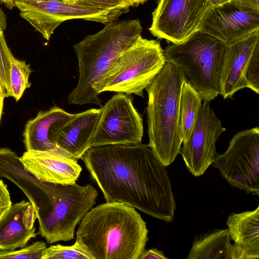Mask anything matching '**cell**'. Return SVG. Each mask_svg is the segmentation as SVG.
Here are the masks:
<instances>
[{
	"mask_svg": "<svg viewBox=\"0 0 259 259\" xmlns=\"http://www.w3.org/2000/svg\"><path fill=\"white\" fill-rule=\"evenodd\" d=\"M106 202H119L165 222L176 202L165 166L148 144L91 147L81 158Z\"/></svg>",
	"mask_w": 259,
	"mask_h": 259,
	"instance_id": "cell-1",
	"label": "cell"
},
{
	"mask_svg": "<svg viewBox=\"0 0 259 259\" xmlns=\"http://www.w3.org/2000/svg\"><path fill=\"white\" fill-rule=\"evenodd\" d=\"M138 19L114 21L105 24L99 32L85 36L73 46L79 76L68 96L69 104H93L102 107L99 97L120 57L141 35Z\"/></svg>",
	"mask_w": 259,
	"mask_h": 259,
	"instance_id": "cell-2",
	"label": "cell"
},
{
	"mask_svg": "<svg viewBox=\"0 0 259 259\" xmlns=\"http://www.w3.org/2000/svg\"><path fill=\"white\" fill-rule=\"evenodd\" d=\"M146 223L133 207L106 202L91 208L76 232V240L94 259H139L148 241Z\"/></svg>",
	"mask_w": 259,
	"mask_h": 259,
	"instance_id": "cell-3",
	"label": "cell"
},
{
	"mask_svg": "<svg viewBox=\"0 0 259 259\" xmlns=\"http://www.w3.org/2000/svg\"><path fill=\"white\" fill-rule=\"evenodd\" d=\"M186 80L179 68L165 62L145 89L148 96V145L165 166L174 161L182 144L179 123V104L182 85Z\"/></svg>",
	"mask_w": 259,
	"mask_h": 259,
	"instance_id": "cell-4",
	"label": "cell"
},
{
	"mask_svg": "<svg viewBox=\"0 0 259 259\" xmlns=\"http://www.w3.org/2000/svg\"><path fill=\"white\" fill-rule=\"evenodd\" d=\"M226 47L199 30L181 43H171L164 54L165 62L179 68L202 101L209 103L220 94L219 77Z\"/></svg>",
	"mask_w": 259,
	"mask_h": 259,
	"instance_id": "cell-5",
	"label": "cell"
},
{
	"mask_svg": "<svg viewBox=\"0 0 259 259\" xmlns=\"http://www.w3.org/2000/svg\"><path fill=\"white\" fill-rule=\"evenodd\" d=\"M98 195L91 184L51 183L45 207L37 218L38 234L48 244L73 239L76 226L96 204Z\"/></svg>",
	"mask_w": 259,
	"mask_h": 259,
	"instance_id": "cell-6",
	"label": "cell"
},
{
	"mask_svg": "<svg viewBox=\"0 0 259 259\" xmlns=\"http://www.w3.org/2000/svg\"><path fill=\"white\" fill-rule=\"evenodd\" d=\"M165 63L164 50L159 42L141 35L120 57L107 79L103 92L144 97V90Z\"/></svg>",
	"mask_w": 259,
	"mask_h": 259,
	"instance_id": "cell-7",
	"label": "cell"
},
{
	"mask_svg": "<svg viewBox=\"0 0 259 259\" xmlns=\"http://www.w3.org/2000/svg\"><path fill=\"white\" fill-rule=\"evenodd\" d=\"M20 16L49 40L62 22L81 19L106 24L116 21L129 8L104 9L66 0H14Z\"/></svg>",
	"mask_w": 259,
	"mask_h": 259,
	"instance_id": "cell-8",
	"label": "cell"
},
{
	"mask_svg": "<svg viewBox=\"0 0 259 259\" xmlns=\"http://www.w3.org/2000/svg\"><path fill=\"white\" fill-rule=\"evenodd\" d=\"M234 187L259 195V128L236 134L227 150L217 154L212 164Z\"/></svg>",
	"mask_w": 259,
	"mask_h": 259,
	"instance_id": "cell-9",
	"label": "cell"
},
{
	"mask_svg": "<svg viewBox=\"0 0 259 259\" xmlns=\"http://www.w3.org/2000/svg\"><path fill=\"white\" fill-rule=\"evenodd\" d=\"M102 109L90 148L141 143L144 132L143 120L128 95L117 93L102 106Z\"/></svg>",
	"mask_w": 259,
	"mask_h": 259,
	"instance_id": "cell-10",
	"label": "cell"
},
{
	"mask_svg": "<svg viewBox=\"0 0 259 259\" xmlns=\"http://www.w3.org/2000/svg\"><path fill=\"white\" fill-rule=\"evenodd\" d=\"M212 6L209 0H159L152 13L149 31L158 38L181 43L200 30Z\"/></svg>",
	"mask_w": 259,
	"mask_h": 259,
	"instance_id": "cell-11",
	"label": "cell"
},
{
	"mask_svg": "<svg viewBox=\"0 0 259 259\" xmlns=\"http://www.w3.org/2000/svg\"><path fill=\"white\" fill-rule=\"evenodd\" d=\"M225 131L209 103L203 102L192 133L180 152L192 175H202L212 164L217 154L216 142Z\"/></svg>",
	"mask_w": 259,
	"mask_h": 259,
	"instance_id": "cell-12",
	"label": "cell"
},
{
	"mask_svg": "<svg viewBox=\"0 0 259 259\" xmlns=\"http://www.w3.org/2000/svg\"><path fill=\"white\" fill-rule=\"evenodd\" d=\"M259 30V11L237 5L234 0L211 7L207 12L200 31L232 45Z\"/></svg>",
	"mask_w": 259,
	"mask_h": 259,
	"instance_id": "cell-13",
	"label": "cell"
},
{
	"mask_svg": "<svg viewBox=\"0 0 259 259\" xmlns=\"http://www.w3.org/2000/svg\"><path fill=\"white\" fill-rule=\"evenodd\" d=\"M19 159L27 171L47 183H74L82 171L77 160L66 156L59 150L26 151Z\"/></svg>",
	"mask_w": 259,
	"mask_h": 259,
	"instance_id": "cell-14",
	"label": "cell"
},
{
	"mask_svg": "<svg viewBox=\"0 0 259 259\" xmlns=\"http://www.w3.org/2000/svg\"><path fill=\"white\" fill-rule=\"evenodd\" d=\"M259 45V30L237 42L226 46L220 74V94L232 98L239 90L247 88L243 74L253 50Z\"/></svg>",
	"mask_w": 259,
	"mask_h": 259,
	"instance_id": "cell-15",
	"label": "cell"
},
{
	"mask_svg": "<svg viewBox=\"0 0 259 259\" xmlns=\"http://www.w3.org/2000/svg\"><path fill=\"white\" fill-rule=\"evenodd\" d=\"M102 112L101 107L74 114L57 138V148L63 154L76 160L81 158L90 148Z\"/></svg>",
	"mask_w": 259,
	"mask_h": 259,
	"instance_id": "cell-16",
	"label": "cell"
},
{
	"mask_svg": "<svg viewBox=\"0 0 259 259\" xmlns=\"http://www.w3.org/2000/svg\"><path fill=\"white\" fill-rule=\"evenodd\" d=\"M73 115L56 106L39 111L25 126L23 136L26 151L59 150L57 146L59 133Z\"/></svg>",
	"mask_w": 259,
	"mask_h": 259,
	"instance_id": "cell-17",
	"label": "cell"
},
{
	"mask_svg": "<svg viewBox=\"0 0 259 259\" xmlns=\"http://www.w3.org/2000/svg\"><path fill=\"white\" fill-rule=\"evenodd\" d=\"M35 209L30 201L23 200L11 205L0 220V250H14L25 246L35 237Z\"/></svg>",
	"mask_w": 259,
	"mask_h": 259,
	"instance_id": "cell-18",
	"label": "cell"
},
{
	"mask_svg": "<svg viewBox=\"0 0 259 259\" xmlns=\"http://www.w3.org/2000/svg\"><path fill=\"white\" fill-rule=\"evenodd\" d=\"M0 177L9 180L24 193L37 217L45 205L51 183L39 180L27 171L18 155L7 148H0Z\"/></svg>",
	"mask_w": 259,
	"mask_h": 259,
	"instance_id": "cell-19",
	"label": "cell"
},
{
	"mask_svg": "<svg viewBox=\"0 0 259 259\" xmlns=\"http://www.w3.org/2000/svg\"><path fill=\"white\" fill-rule=\"evenodd\" d=\"M226 225L241 259H258L259 206L253 210L231 213Z\"/></svg>",
	"mask_w": 259,
	"mask_h": 259,
	"instance_id": "cell-20",
	"label": "cell"
},
{
	"mask_svg": "<svg viewBox=\"0 0 259 259\" xmlns=\"http://www.w3.org/2000/svg\"><path fill=\"white\" fill-rule=\"evenodd\" d=\"M187 259H241L231 243L228 229H215L197 236Z\"/></svg>",
	"mask_w": 259,
	"mask_h": 259,
	"instance_id": "cell-21",
	"label": "cell"
},
{
	"mask_svg": "<svg viewBox=\"0 0 259 259\" xmlns=\"http://www.w3.org/2000/svg\"><path fill=\"white\" fill-rule=\"evenodd\" d=\"M202 102L198 93L186 80L182 85L179 104V123L182 143L188 141L192 133Z\"/></svg>",
	"mask_w": 259,
	"mask_h": 259,
	"instance_id": "cell-22",
	"label": "cell"
},
{
	"mask_svg": "<svg viewBox=\"0 0 259 259\" xmlns=\"http://www.w3.org/2000/svg\"><path fill=\"white\" fill-rule=\"evenodd\" d=\"M10 87L13 97L16 102L18 101L31 83L29 81L32 70L29 64L25 61L18 60L13 54L10 58Z\"/></svg>",
	"mask_w": 259,
	"mask_h": 259,
	"instance_id": "cell-23",
	"label": "cell"
},
{
	"mask_svg": "<svg viewBox=\"0 0 259 259\" xmlns=\"http://www.w3.org/2000/svg\"><path fill=\"white\" fill-rule=\"evenodd\" d=\"M41 259H94V256L78 241L70 246L56 244L46 247Z\"/></svg>",
	"mask_w": 259,
	"mask_h": 259,
	"instance_id": "cell-24",
	"label": "cell"
},
{
	"mask_svg": "<svg viewBox=\"0 0 259 259\" xmlns=\"http://www.w3.org/2000/svg\"><path fill=\"white\" fill-rule=\"evenodd\" d=\"M12 54L8 47L4 33V30L0 28V83L4 97H12L10 87V58Z\"/></svg>",
	"mask_w": 259,
	"mask_h": 259,
	"instance_id": "cell-25",
	"label": "cell"
},
{
	"mask_svg": "<svg viewBox=\"0 0 259 259\" xmlns=\"http://www.w3.org/2000/svg\"><path fill=\"white\" fill-rule=\"evenodd\" d=\"M46 247L44 242L38 241L18 250H0V258L41 259L42 251Z\"/></svg>",
	"mask_w": 259,
	"mask_h": 259,
	"instance_id": "cell-26",
	"label": "cell"
},
{
	"mask_svg": "<svg viewBox=\"0 0 259 259\" xmlns=\"http://www.w3.org/2000/svg\"><path fill=\"white\" fill-rule=\"evenodd\" d=\"M243 77L247 88L259 93V45L256 46L246 64Z\"/></svg>",
	"mask_w": 259,
	"mask_h": 259,
	"instance_id": "cell-27",
	"label": "cell"
},
{
	"mask_svg": "<svg viewBox=\"0 0 259 259\" xmlns=\"http://www.w3.org/2000/svg\"><path fill=\"white\" fill-rule=\"evenodd\" d=\"M83 4L104 9L129 8L132 6L131 0H66Z\"/></svg>",
	"mask_w": 259,
	"mask_h": 259,
	"instance_id": "cell-28",
	"label": "cell"
},
{
	"mask_svg": "<svg viewBox=\"0 0 259 259\" xmlns=\"http://www.w3.org/2000/svg\"><path fill=\"white\" fill-rule=\"evenodd\" d=\"M12 202L7 185L0 179V220L9 209Z\"/></svg>",
	"mask_w": 259,
	"mask_h": 259,
	"instance_id": "cell-29",
	"label": "cell"
},
{
	"mask_svg": "<svg viewBox=\"0 0 259 259\" xmlns=\"http://www.w3.org/2000/svg\"><path fill=\"white\" fill-rule=\"evenodd\" d=\"M162 250L157 248H152L149 249H145L141 254L139 259H167Z\"/></svg>",
	"mask_w": 259,
	"mask_h": 259,
	"instance_id": "cell-30",
	"label": "cell"
},
{
	"mask_svg": "<svg viewBox=\"0 0 259 259\" xmlns=\"http://www.w3.org/2000/svg\"><path fill=\"white\" fill-rule=\"evenodd\" d=\"M239 6L259 11V0H234Z\"/></svg>",
	"mask_w": 259,
	"mask_h": 259,
	"instance_id": "cell-31",
	"label": "cell"
},
{
	"mask_svg": "<svg viewBox=\"0 0 259 259\" xmlns=\"http://www.w3.org/2000/svg\"><path fill=\"white\" fill-rule=\"evenodd\" d=\"M7 26L6 16L5 13L0 7V28L4 30Z\"/></svg>",
	"mask_w": 259,
	"mask_h": 259,
	"instance_id": "cell-32",
	"label": "cell"
},
{
	"mask_svg": "<svg viewBox=\"0 0 259 259\" xmlns=\"http://www.w3.org/2000/svg\"><path fill=\"white\" fill-rule=\"evenodd\" d=\"M5 97L3 96L1 84L0 83V124L1 122L2 117L3 113L4 103Z\"/></svg>",
	"mask_w": 259,
	"mask_h": 259,
	"instance_id": "cell-33",
	"label": "cell"
},
{
	"mask_svg": "<svg viewBox=\"0 0 259 259\" xmlns=\"http://www.w3.org/2000/svg\"><path fill=\"white\" fill-rule=\"evenodd\" d=\"M1 2L4 4L8 8L12 9L14 7V3L13 0H0Z\"/></svg>",
	"mask_w": 259,
	"mask_h": 259,
	"instance_id": "cell-34",
	"label": "cell"
},
{
	"mask_svg": "<svg viewBox=\"0 0 259 259\" xmlns=\"http://www.w3.org/2000/svg\"><path fill=\"white\" fill-rule=\"evenodd\" d=\"M228 0H209L213 6L221 5Z\"/></svg>",
	"mask_w": 259,
	"mask_h": 259,
	"instance_id": "cell-35",
	"label": "cell"
},
{
	"mask_svg": "<svg viewBox=\"0 0 259 259\" xmlns=\"http://www.w3.org/2000/svg\"><path fill=\"white\" fill-rule=\"evenodd\" d=\"M132 6H137L140 4H142L147 0H131Z\"/></svg>",
	"mask_w": 259,
	"mask_h": 259,
	"instance_id": "cell-36",
	"label": "cell"
},
{
	"mask_svg": "<svg viewBox=\"0 0 259 259\" xmlns=\"http://www.w3.org/2000/svg\"><path fill=\"white\" fill-rule=\"evenodd\" d=\"M14 1V0H13Z\"/></svg>",
	"mask_w": 259,
	"mask_h": 259,
	"instance_id": "cell-37",
	"label": "cell"
}]
</instances>
